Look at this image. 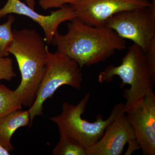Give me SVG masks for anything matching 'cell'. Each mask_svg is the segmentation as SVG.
<instances>
[{"label": "cell", "mask_w": 155, "mask_h": 155, "mask_svg": "<svg viewBox=\"0 0 155 155\" xmlns=\"http://www.w3.org/2000/svg\"><path fill=\"white\" fill-rule=\"evenodd\" d=\"M151 4L148 0H77L69 5L76 18L81 22L92 26L103 27L114 14Z\"/></svg>", "instance_id": "52a82bcc"}, {"label": "cell", "mask_w": 155, "mask_h": 155, "mask_svg": "<svg viewBox=\"0 0 155 155\" xmlns=\"http://www.w3.org/2000/svg\"><path fill=\"white\" fill-rule=\"evenodd\" d=\"M90 97L87 94L76 105L63 103L60 115L50 118L57 124L59 130L75 140L84 147L95 144L102 137L107 127L114 120L125 113V104L119 103L114 106L107 119L104 120L101 115H98L96 121L90 122L81 118Z\"/></svg>", "instance_id": "277c9868"}, {"label": "cell", "mask_w": 155, "mask_h": 155, "mask_svg": "<svg viewBox=\"0 0 155 155\" xmlns=\"http://www.w3.org/2000/svg\"><path fill=\"white\" fill-rule=\"evenodd\" d=\"M15 18L12 14H9L8 21L0 25V57L10 55L8 49L14 40L12 26Z\"/></svg>", "instance_id": "5bb4252c"}, {"label": "cell", "mask_w": 155, "mask_h": 155, "mask_svg": "<svg viewBox=\"0 0 155 155\" xmlns=\"http://www.w3.org/2000/svg\"><path fill=\"white\" fill-rule=\"evenodd\" d=\"M14 40L8 51L16 58L21 75L14 90L22 106L30 107L36 99L48 60V48L34 29L13 30Z\"/></svg>", "instance_id": "7a4b0ae2"}, {"label": "cell", "mask_w": 155, "mask_h": 155, "mask_svg": "<svg viewBox=\"0 0 155 155\" xmlns=\"http://www.w3.org/2000/svg\"><path fill=\"white\" fill-rule=\"evenodd\" d=\"M22 106L14 90L0 84V118L14 111L22 110Z\"/></svg>", "instance_id": "4fadbf2b"}, {"label": "cell", "mask_w": 155, "mask_h": 155, "mask_svg": "<svg viewBox=\"0 0 155 155\" xmlns=\"http://www.w3.org/2000/svg\"><path fill=\"white\" fill-rule=\"evenodd\" d=\"M153 1H155V0H152Z\"/></svg>", "instance_id": "ffe728a7"}, {"label": "cell", "mask_w": 155, "mask_h": 155, "mask_svg": "<svg viewBox=\"0 0 155 155\" xmlns=\"http://www.w3.org/2000/svg\"><path fill=\"white\" fill-rule=\"evenodd\" d=\"M16 76L12 59L8 57H0V81H11Z\"/></svg>", "instance_id": "9a60e30c"}, {"label": "cell", "mask_w": 155, "mask_h": 155, "mask_svg": "<svg viewBox=\"0 0 155 155\" xmlns=\"http://www.w3.org/2000/svg\"><path fill=\"white\" fill-rule=\"evenodd\" d=\"M26 5L31 9L35 10V0H24Z\"/></svg>", "instance_id": "ac0fdd59"}, {"label": "cell", "mask_w": 155, "mask_h": 155, "mask_svg": "<svg viewBox=\"0 0 155 155\" xmlns=\"http://www.w3.org/2000/svg\"><path fill=\"white\" fill-rule=\"evenodd\" d=\"M127 143L128 147L125 155L140 149L133 128L123 113L107 127L97 142L87 148V155H121Z\"/></svg>", "instance_id": "ba28073f"}, {"label": "cell", "mask_w": 155, "mask_h": 155, "mask_svg": "<svg viewBox=\"0 0 155 155\" xmlns=\"http://www.w3.org/2000/svg\"><path fill=\"white\" fill-rule=\"evenodd\" d=\"M77 0H39V5L44 10L62 8L64 5H71Z\"/></svg>", "instance_id": "2e32d148"}, {"label": "cell", "mask_w": 155, "mask_h": 155, "mask_svg": "<svg viewBox=\"0 0 155 155\" xmlns=\"http://www.w3.org/2000/svg\"><path fill=\"white\" fill-rule=\"evenodd\" d=\"M10 152L0 145V155H9Z\"/></svg>", "instance_id": "d6986e66"}, {"label": "cell", "mask_w": 155, "mask_h": 155, "mask_svg": "<svg viewBox=\"0 0 155 155\" xmlns=\"http://www.w3.org/2000/svg\"><path fill=\"white\" fill-rule=\"evenodd\" d=\"M17 14L29 17L41 26L44 32L45 40L51 44L59 25L76 17L70 5H65L55 11H51L49 15H41L20 0H8L5 5L0 9V19L10 14Z\"/></svg>", "instance_id": "30bf717a"}, {"label": "cell", "mask_w": 155, "mask_h": 155, "mask_svg": "<svg viewBox=\"0 0 155 155\" xmlns=\"http://www.w3.org/2000/svg\"><path fill=\"white\" fill-rule=\"evenodd\" d=\"M116 76L122 80L121 87L126 84L130 85V88L125 90L123 94L126 99L125 114L130 107L153 91L155 82L149 70L146 53L136 44L128 48L120 65H110L100 73L98 81L101 83L111 82Z\"/></svg>", "instance_id": "3957f363"}, {"label": "cell", "mask_w": 155, "mask_h": 155, "mask_svg": "<svg viewBox=\"0 0 155 155\" xmlns=\"http://www.w3.org/2000/svg\"><path fill=\"white\" fill-rule=\"evenodd\" d=\"M30 119L27 110H17L0 118V145L9 152L14 150L11 138L21 127L29 126Z\"/></svg>", "instance_id": "8fae6325"}, {"label": "cell", "mask_w": 155, "mask_h": 155, "mask_svg": "<svg viewBox=\"0 0 155 155\" xmlns=\"http://www.w3.org/2000/svg\"><path fill=\"white\" fill-rule=\"evenodd\" d=\"M83 81L81 68L76 61L57 51L48 52V60L36 99L28 110L30 116L29 126L35 118L43 115V104L62 85L80 90Z\"/></svg>", "instance_id": "5b68a950"}, {"label": "cell", "mask_w": 155, "mask_h": 155, "mask_svg": "<svg viewBox=\"0 0 155 155\" xmlns=\"http://www.w3.org/2000/svg\"><path fill=\"white\" fill-rule=\"evenodd\" d=\"M125 113L140 149L145 155H155V94L154 92L130 107Z\"/></svg>", "instance_id": "9c48e42d"}, {"label": "cell", "mask_w": 155, "mask_h": 155, "mask_svg": "<svg viewBox=\"0 0 155 155\" xmlns=\"http://www.w3.org/2000/svg\"><path fill=\"white\" fill-rule=\"evenodd\" d=\"M67 23L68 32H57L52 44L57 51L76 61L82 68L106 61L116 51L127 48L126 39L113 29L96 27L74 18Z\"/></svg>", "instance_id": "6da1fadb"}, {"label": "cell", "mask_w": 155, "mask_h": 155, "mask_svg": "<svg viewBox=\"0 0 155 155\" xmlns=\"http://www.w3.org/2000/svg\"><path fill=\"white\" fill-rule=\"evenodd\" d=\"M105 26L132 41L146 53L155 39V1L148 7L125 10L108 19Z\"/></svg>", "instance_id": "8992f818"}, {"label": "cell", "mask_w": 155, "mask_h": 155, "mask_svg": "<svg viewBox=\"0 0 155 155\" xmlns=\"http://www.w3.org/2000/svg\"><path fill=\"white\" fill-rule=\"evenodd\" d=\"M60 137L53 150V155H87L86 148L79 143L59 130Z\"/></svg>", "instance_id": "7c38bea8"}, {"label": "cell", "mask_w": 155, "mask_h": 155, "mask_svg": "<svg viewBox=\"0 0 155 155\" xmlns=\"http://www.w3.org/2000/svg\"><path fill=\"white\" fill-rule=\"evenodd\" d=\"M146 53V58L149 70L153 80L155 82V39L152 42Z\"/></svg>", "instance_id": "e0dca14e"}]
</instances>
